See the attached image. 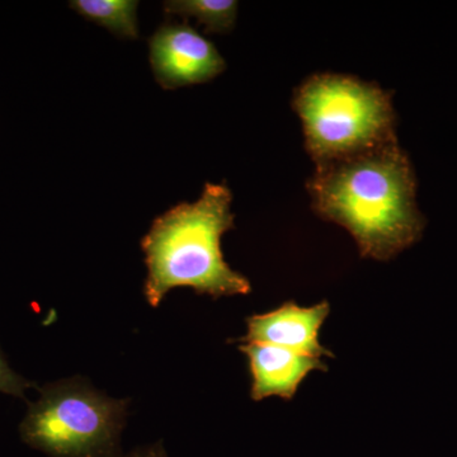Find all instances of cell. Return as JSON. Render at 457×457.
<instances>
[{
    "instance_id": "cell-7",
    "label": "cell",
    "mask_w": 457,
    "mask_h": 457,
    "mask_svg": "<svg viewBox=\"0 0 457 457\" xmlns=\"http://www.w3.org/2000/svg\"><path fill=\"white\" fill-rule=\"evenodd\" d=\"M239 351L248 359L251 372V398L254 402L278 396L293 400L300 385L314 371H328L318 357L306 356L263 343L243 342Z\"/></svg>"
},
{
    "instance_id": "cell-9",
    "label": "cell",
    "mask_w": 457,
    "mask_h": 457,
    "mask_svg": "<svg viewBox=\"0 0 457 457\" xmlns=\"http://www.w3.org/2000/svg\"><path fill=\"white\" fill-rule=\"evenodd\" d=\"M170 16L194 17L206 32L227 33L236 25V0H170L164 3Z\"/></svg>"
},
{
    "instance_id": "cell-6",
    "label": "cell",
    "mask_w": 457,
    "mask_h": 457,
    "mask_svg": "<svg viewBox=\"0 0 457 457\" xmlns=\"http://www.w3.org/2000/svg\"><path fill=\"white\" fill-rule=\"evenodd\" d=\"M329 314L328 302L312 306L284 303L275 311L246 318V336L239 342L263 343L318 359H335L332 351L319 341V332Z\"/></svg>"
},
{
    "instance_id": "cell-11",
    "label": "cell",
    "mask_w": 457,
    "mask_h": 457,
    "mask_svg": "<svg viewBox=\"0 0 457 457\" xmlns=\"http://www.w3.org/2000/svg\"><path fill=\"white\" fill-rule=\"evenodd\" d=\"M125 457H167V453L161 445H154V446L146 447V449H139L132 453L131 455Z\"/></svg>"
},
{
    "instance_id": "cell-10",
    "label": "cell",
    "mask_w": 457,
    "mask_h": 457,
    "mask_svg": "<svg viewBox=\"0 0 457 457\" xmlns=\"http://www.w3.org/2000/svg\"><path fill=\"white\" fill-rule=\"evenodd\" d=\"M29 387H37L33 381L27 380L22 375L17 374L9 366L0 348V393L25 399V394Z\"/></svg>"
},
{
    "instance_id": "cell-3",
    "label": "cell",
    "mask_w": 457,
    "mask_h": 457,
    "mask_svg": "<svg viewBox=\"0 0 457 457\" xmlns=\"http://www.w3.org/2000/svg\"><path fill=\"white\" fill-rule=\"evenodd\" d=\"M295 108L306 147L318 165L394 143L392 98L374 84L345 75H314L297 90Z\"/></svg>"
},
{
    "instance_id": "cell-8",
    "label": "cell",
    "mask_w": 457,
    "mask_h": 457,
    "mask_svg": "<svg viewBox=\"0 0 457 457\" xmlns=\"http://www.w3.org/2000/svg\"><path fill=\"white\" fill-rule=\"evenodd\" d=\"M69 7L119 37H139L137 0H71Z\"/></svg>"
},
{
    "instance_id": "cell-1",
    "label": "cell",
    "mask_w": 457,
    "mask_h": 457,
    "mask_svg": "<svg viewBox=\"0 0 457 457\" xmlns=\"http://www.w3.org/2000/svg\"><path fill=\"white\" fill-rule=\"evenodd\" d=\"M309 189L315 212L350 231L362 257L393 260L425 233L413 167L396 141L318 165Z\"/></svg>"
},
{
    "instance_id": "cell-5",
    "label": "cell",
    "mask_w": 457,
    "mask_h": 457,
    "mask_svg": "<svg viewBox=\"0 0 457 457\" xmlns=\"http://www.w3.org/2000/svg\"><path fill=\"white\" fill-rule=\"evenodd\" d=\"M150 65L164 89L209 82L225 71V62L212 42L188 23H167L149 40Z\"/></svg>"
},
{
    "instance_id": "cell-4",
    "label": "cell",
    "mask_w": 457,
    "mask_h": 457,
    "mask_svg": "<svg viewBox=\"0 0 457 457\" xmlns=\"http://www.w3.org/2000/svg\"><path fill=\"white\" fill-rule=\"evenodd\" d=\"M128 405L82 378L47 384L29 405L21 438L50 457H122L120 440Z\"/></svg>"
},
{
    "instance_id": "cell-2",
    "label": "cell",
    "mask_w": 457,
    "mask_h": 457,
    "mask_svg": "<svg viewBox=\"0 0 457 457\" xmlns=\"http://www.w3.org/2000/svg\"><path fill=\"white\" fill-rule=\"evenodd\" d=\"M231 201L227 186L207 183L197 201L179 204L153 221L141 239L150 305L158 306L176 287L213 299L251 293L249 279L228 266L221 251L222 236L234 228Z\"/></svg>"
}]
</instances>
